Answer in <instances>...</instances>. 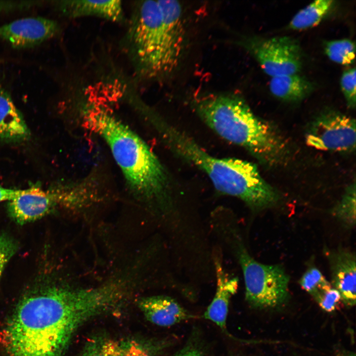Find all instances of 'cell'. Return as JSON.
Listing matches in <instances>:
<instances>
[{"label": "cell", "instance_id": "6da1fadb", "mask_svg": "<svg viewBox=\"0 0 356 356\" xmlns=\"http://www.w3.org/2000/svg\"><path fill=\"white\" fill-rule=\"evenodd\" d=\"M125 297L117 280L92 288L47 282L20 299L6 325L9 356H64L85 322L114 310Z\"/></svg>", "mask_w": 356, "mask_h": 356}, {"label": "cell", "instance_id": "7a4b0ae2", "mask_svg": "<svg viewBox=\"0 0 356 356\" xmlns=\"http://www.w3.org/2000/svg\"><path fill=\"white\" fill-rule=\"evenodd\" d=\"M126 41L138 73L156 79L172 74L186 46L182 6L177 0H142L136 5Z\"/></svg>", "mask_w": 356, "mask_h": 356}, {"label": "cell", "instance_id": "3957f363", "mask_svg": "<svg viewBox=\"0 0 356 356\" xmlns=\"http://www.w3.org/2000/svg\"><path fill=\"white\" fill-rule=\"evenodd\" d=\"M81 116L85 126L106 142L131 189L143 198L167 203V174L144 140L95 101L84 105Z\"/></svg>", "mask_w": 356, "mask_h": 356}, {"label": "cell", "instance_id": "277c9868", "mask_svg": "<svg viewBox=\"0 0 356 356\" xmlns=\"http://www.w3.org/2000/svg\"><path fill=\"white\" fill-rule=\"evenodd\" d=\"M200 118L222 138L244 148L268 166L284 163L286 142L270 124L256 116L240 96L230 93L202 95L193 99Z\"/></svg>", "mask_w": 356, "mask_h": 356}, {"label": "cell", "instance_id": "5b68a950", "mask_svg": "<svg viewBox=\"0 0 356 356\" xmlns=\"http://www.w3.org/2000/svg\"><path fill=\"white\" fill-rule=\"evenodd\" d=\"M159 128L170 148L204 172L222 194L239 198L255 210L274 206L279 200L278 194L253 163L213 156L187 134L165 122H161Z\"/></svg>", "mask_w": 356, "mask_h": 356}, {"label": "cell", "instance_id": "8992f818", "mask_svg": "<svg viewBox=\"0 0 356 356\" xmlns=\"http://www.w3.org/2000/svg\"><path fill=\"white\" fill-rule=\"evenodd\" d=\"M241 267L245 299L257 309L276 308L289 298V277L279 265H266L255 260L248 253L241 238L229 225L222 228Z\"/></svg>", "mask_w": 356, "mask_h": 356}, {"label": "cell", "instance_id": "52a82bcc", "mask_svg": "<svg viewBox=\"0 0 356 356\" xmlns=\"http://www.w3.org/2000/svg\"><path fill=\"white\" fill-rule=\"evenodd\" d=\"M257 61L271 77L298 74L302 65L301 47L297 40L287 36L271 38L252 37L237 42Z\"/></svg>", "mask_w": 356, "mask_h": 356}, {"label": "cell", "instance_id": "ba28073f", "mask_svg": "<svg viewBox=\"0 0 356 356\" xmlns=\"http://www.w3.org/2000/svg\"><path fill=\"white\" fill-rule=\"evenodd\" d=\"M356 134L354 119L327 111L311 123L305 137L307 144L316 149L348 152L355 149Z\"/></svg>", "mask_w": 356, "mask_h": 356}, {"label": "cell", "instance_id": "9c48e42d", "mask_svg": "<svg viewBox=\"0 0 356 356\" xmlns=\"http://www.w3.org/2000/svg\"><path fill=\"white\" fill-rule=\"evenodd\" d=\"M67 198L64 185L47 191L32 187L8 201V212L15 222L23 224L44 217L57 205L66 206Z\"/></svg>", "mask_w": 356, "mask_h": 356}, {"label": "cell", "instance_id": "30bf717a", "mask_svg": "<svg viewBox=\"0 0 356 356\" xmlns=\"http://www.w3.org/2000/svg\"><path fill=\"white\" fill-rule=\"evenodd\" d=\"M58 30L57 23L41 17H27L0 26V38L15 48H27L53 37Z\"/></svg>", "mask_w": 356, "mask_h": 356}, {"label": "cell", "instance_id": "8fae6325", "mask_svg": "<svg viewBox=\"0 0 356 356\" xmlns=\"http://www.w3.org/2000/svg\"><path fill=\"white\" fill-rule=\"evenodd\" d=\"M332 285L340 293L342 301L349 307L356 304V260L354 253L344 248L327 253Z\"/></svg>", "mask_w": 356, "mask_h": 356}, {"label": "cell", "instance_id": "7c38bea8", "mask_svg": "<svg viewBox=\"0 0 356 356\" xmlns=\"http://www.w3.org/2000/svg\"><path fill=\"white\" fill-rule=\"evenodd\" d=\"M217 279V288L211 303L203 317L215 323L228 336L231 337L226 328V318L229 301L237 292L238 280L230 276L224 270L220 259L214 260Z\"/></svg>", "mask_w": 356, "mask_h": 356}, {"label": "cell", "instance_id": "4fadbf2b", "mask_svg": "<svg viewBox=\"0 0 356 356\" xmlns=\"http://www.w3.org/2000/svg\"><path fill=\"white\" fill-rule=\"evenodd\" d=\"M137 305L147 320L162 327L171 326L197 317L167 296L142 297L138 299Z\"/></svg>", "mask_w": 356, "mask_h": 356}, {"label": "cell", "instance_id": "5bb4252c", "mask_svg": "<svg viewBox=\"0 0 356 356\" xmlns=\"http://www.w3.org/2000/svg\"><path fill=\"white\" fill-rule=\"evenodd\" d=\"M58 7L66 15L71 18L96 16L119 22L124 19V12L120 0H63Z\"/></svg>", "mask_w": 356, "mask_h": 356}, {"label": "cell", "instance_id": "9a60e30c", "mask_svg": "<svg viewBox=\"0 0 356 356\" xmlns=\"http://www.w3.org/2000/svg\"><path fill=\"white\" fill-rule=\"evenodd\" d=\"M29 131L10 96L0 89V141L18 142L29 137Z\"/></svg>", "mask_w": 356, "mask_h": 356}, {"label": "cell", "instance_id": "2e32d148", "mask_svg": "<svg viewBox=\"0 0 356 356\" xmlns=\"http://www.w3.org/2000/svg\"><path fill=\"white\" fill-rule=\"evenodd\" d=\"M313 88L312 83L298 74L271 77L269 82L271 93L288 102L301 101L312 91Z\"/></svg>", "mask_w": 356, "mask_h": 356}, {"label": "cell", "instance_id": "e0dca14e", "mask_svg": "<svg viewBox=\"0 0 356 356\" xmlns=\"http://www.w3.org/2000/svg\"><path fill=\"white\" fill-rule=\"evenodd\" d=\"M332 0H317L299 11L290 22L289 28L302 30L316 26L333 5Z\"/></svg>", "mask_w": 356, "mask_h": 356}, {"label": "cell", "instance_id": "ac0fdd59", "mask_svg": "<svg viewBox=\"0 0 356 356\" xmlns=\"http://www.w3.org/2000/svg\"><path fill=\"white\" fill-rule=\"evenodd\" d=\"M122 343L106 336H97L87 341L79 356H123Z\"/></svg>", "mask_w": 356, "mask_h": 356}, {"label": "cell", "instance_id": "d6986e66", "mask_svg": "<svg viewBox=\"0 0 356 356\" xmlns=\"http://www.w3.org/2000/svg\"><path fill=\"white\" fill-rule=\"evenodd\" d=\"M333 215L348 227L356 224V185H350L340 201L332 210Z\"/></svg>", "mask_w": 356, "mask_h": 356}, {"label": "cell", "instance_id": "ffe728a7", "mask_svg": "<svg viewBox=\"0 0 356 356\" xmlns=\"http://www.w3.org/2000/svg\"><path fill=\"white\" fill-rule=\"evenodd\" d=\"M324 50L328 58L335 63L349 65L355 61V44L349 39L327 42Z\"/></svg>", "mask_w": 356, "mask_h": 356}, {"label": "cell", "instance_id": "44dd1931", "mask_svg": "<svg viewBox=\"0 0 356 356\" xmlns=\"http://www.w3.org/2000/svg\"><path fill=\"white\" fill-rule=\"evenodd\" d=\"M299 283L302 288L314 299L332 285L321 271L313 267L307 269L301 277Z\"/></svg>", "mask_w": 356, "mask_h": 356}, {"label": "cell", "instance_id": "7402d4cb", "mask_svg": "<svg viewBox=\"0 0 356 356\" xmlns=\"http://www.w3.org/2000/svg\"><path fill=\"white\" fill-rule=\"evenodd\" d=\"M356 72L355 67L345 71L340 80L341 89L347 104L351 108H355L356 104Z\"/></svg>", "mask_w": 356, "mask_h": 356}, {"label": "cell", "instance_id": "603a6c76", "mask_svg": "<svg viewBox=\"0 0 356 356\" xmlns=\"http://www.w3.org/2000/svg\"><path fill=\"white\" fill-rule=\"evenodd\" d=\"M206 346L198 331H194L184 346L171 356H205Z\"/></svg>", "mask_w": 356, "mask_h": 356}, {"label": "cell", "instance_id": "cb8c5ba5", "mask_svg": "<svg viewBox=\"0 0 356 356\" xmlns=\"http://www.w3.org/2000/svg\"><path fill=\"white\" fill-rule=\"evenodd\" d=\"M315 300L322 310L328 312L336 310L342 302L340 293L332 285L323 291Z\"/></svg>", "mask_w": 356, "mask_h": 356}, {"label": "cell", "instance_id": "d4e9b609", "mask_svg": "<svg viewBox=\"0 0 356 356\" xmlns=\"http://www.w3.org/2000/svg\"><path fill=\"white\" fill-rule=\"evenodd\" d=\"M17 246L12 239L4 234H0V278L5 266L15 253Z\"/></svg>", "mask_w": 356, "mask_h": 356}, {"label": "cell", "instance_id": "484cf974", "mask_svg": "<svg viewBox=\"0 0 356 356\" xmlns=\"http://www.w3.org/2000/svg\"><path fill=\"white\" fill-rule=\"evenodd\" d=\"M122 344L123 356H155V351L136 341H128Z\"/></svg>", "mask_w": 356, "mask_h": 356}, {"label": "cell", "instance_id": "4316f807", "mask_svg": "<svg viewBox=\"0 0 356 356\" xmlns=\"http://www.w3.org/2000/svg\"><path fill=\"white\" fill-rule=\"evenodd\" d=\"M22 190H14L0 186V202L10 200L20 194Z\"/></svg>", "mask_w": 356, "mask_h": 356}, {"label": "cell", "instance_id": "83f0119b", "mask_svg": "<svg viewBox=\"0 0 356 356\" xmlns=\"http://www.w3.org/2000/svg\"><path fill=\"white\" fill-rule=\"evenodd\" d=\"M338 356H356V355L353 352L343 351L339 352Z\"/></svg>", "mask_w": 356, "mask_h": 356}]
</instances>
